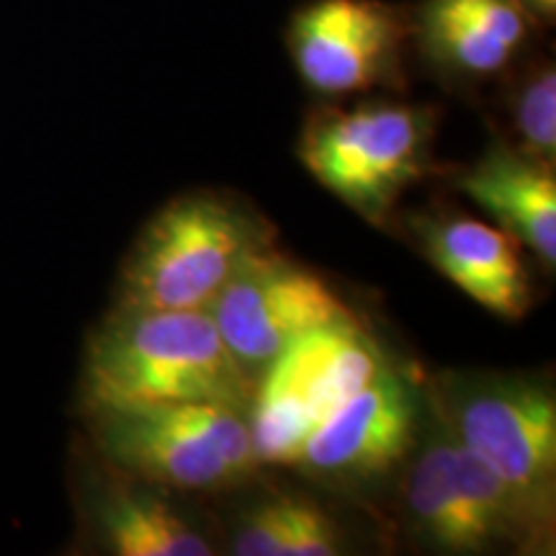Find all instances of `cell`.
Masks as SVG:
<instances>
[{
	"mask_svg": "<svg viewBox=\"0 0 556 556\" xmlns=\"http://www.w3.org/2000/svg\"><path fill=\"white\" fill-rule=\"evenodd\" d=\"M83 405L99 409L206 402L245 413L255 381L208 309H124L103 319L83 364Z\"/></svg>",
	"mask_w": 556,
	"mask_h": 556,
	"instance_id": "cell-1",
	"label": "cell"
},
{
	"mask_svg": "<svg viewBox=\"0 0 556 556\" xmlns=\"http://www.w3.org/2000/svg\"><path fill=\"white\" fill-rule=\"evenodd\" d=\"M274 245V229L238 199L191 191L160 206L122 263L116 307L208 309L242 263Z\"/></svg>",
	"mask_w": 556,
	"mask_h": 556,
	"instance_id": "cell-2",
	"label": "cell"
},
{
	"mask_svg": "<svg viewBox=\"0 0 556 556\" xmlns=\"http://www.w3.org/2000/svg\"><path fill=\"white\" fill-rule=\"evenodd\" d=\"M96 446L119 475L176 492H217L258 467L245 413L206 402L90 413Z\"/></svg>",
	"mask_w": 556,
	"mask_h": 556,
	"instance_id": "cell-3",
	"label": "cell"
},
{
	"mask_svg": "<svg viewBox=\"0 0 556 556\" xmlns=\"http://www.w3.org/2000/svg\"><path fill=\"white\" fill-rule=\"evenodd\" d=\"M435 109L368 101L312 111L299 137L304 168L353 212L381 225L402 191L422 178Z\"/></svg>",
	"mask_w": 556,
	"mask_h": 556,
	"instance_id": "cell-4",
	"label": "cell"
},
{
	"mask_svg": "<svg viewBox=\"0 0 556 556\" xmlns=\"http://www.w3.org/2000/svg\"><path fill=\"white\" fill-rule=\"evenodd\" d=\"M387 366L377 338L356 317L299 336L255 384L248 428L258 464H294L312 430Z\"/></svg>",
	"mask_w": 556,
	"mask_h": 556,
	"instance_id": "cell-5",
	"label": "cell"
},
{
	"mask_svg": "<svg viewBox=\"0 0 556 556\" xmlns=\"http://www.w3.org/2000/svg\"><path fill=\"white\" fill-rule=\"evenodd\" d=\"M451 433L505 479L541 523H552L556 400L546 381L456 377L446 392Z\"/></svg>",
	"mask_w": 556,
	"mask_h": 556,
	"instance_id": "cell-6",
	"label": "cell"
},
{
	"mask_svg": "<svg viewBox=\"0 0 556 556\" xmlns=\"http://www.w3.org/2000/svg\"><path fill=\"white\" fill-rule=\"evenodd\" d=\"M409 41V11L387 0H312L287 26L299 78L325 99L402 86Z\"/></svg>",
	"mask_w": 556,
	"mask_h": 556,
	"instance_id": "cell-7",
	"label": "cell"
},
{
	"mask_svg": "<svg viewBox=\"0 0 556 556\" xmlns=\"http://www.w3.org/2000/svg\"><path fill=\"white\" fill-rule=\"evenodd\" d=\"M208 312L229 353L255 384L299 336L353 317L323 276L289 261L274 245L242 263Z\"/></svg>",
	"mask_w": 556,
	"mask_h": 556,
	"instance_id": "cell-8",
	"label": "cell"
},
{
	"mask_svg": "<svg viewBox=\"0 0 556 556\" xmlns=\"http://www.w3.org/2000/svg\"><path fill=\"white\" fill-rule=\"evenodd\" d=\"M417 435V397L387 366L371 384L325 417L299 451L294 467L332 482H368L409 454Z\"/></svg>",
	"mask_w": 556,
	"mask_h": 556,
	"instance_id": "cell-9",
	"label": "cell"
},
{
	"mask_svg": "<svg viewBox=\"0 0 556 556\" xmlns=\"http://www.w3.org/2000/svg\"><path fill=\"white\" fill-rule=\"evenodd\" d=\"M409 26L417 52L441 78L479 83L516 65L539 24L518 0H422Z\"/></svg>",
	"mask_w": 556,
	"mask_h": 556,
	"instance_id": "cell-10",
	"label": "cell"
},
{
	"mask_svg": "<svg viewBox=\"0 0 556 556\" xmlns=\"http://www.w3.org/2000/svg\"><path fill=\"white\" fill-rule=\"evenodd\" d=\"M417 238L426 258L492 315L518 323L531 309V278L505 229L469 217H433L417 225Z\"/></svg>",
	"mask_w": 556,
	"mask_h": 556,
	"instance_id": "cell-11",
	"label": "cell"
},
{
	"mask_svg": "<svg viewBox=\"0 0 556 556\" xmlns=\"http://www.w3.org/2000/svg\"><path fill=\"white\" fill-rule=\"evenodd\" d=\"M458 189L518 245L531 248L548 268L556 263V178L554 165L513 148H497L456 178Z\"/></svg>",
	"mask_w": 556,
	"mask_h": 556,
	"instance_id": "cell-12",
	"label": "cell"
},
{
	"mask_svg": "<svg viewBox=\"0 0 556 556\" xmlns=\"http://www.w3.org/2000/svg\"><path fill=\"white\" fill-rule=\"evenodd\" d=\"M96 503L101 544L116 556H208L214 546L155 486L124 477Z\"/></svg>",
	"mask_w": 556,
	"mask_h": 556,
	"instance_id": "cell-13",
	"label": "cell"
},
{
	"mask_svg": "<svg viewBox=\"0 0 556 556\" xmlns=\"http://www.w3.org/2000/svg\"><path fill=\"white\" fill-rule=\"evenodd\" d=\"M407 510L420 536L446 554L492 548L456 475V438L438 433L415 458L407 479Z\"/></svg>",
	"mask_w": 556,
	"mask_h": 556,
	"instance_id": "cell-14",
	"label": "cell"
},
{
	"mask_svg": "<svg viewBox=\"0 0 556 556\" xmlns=\"http://www.w3.org/2000/svg\"><path fill=\"white\" fill-rule=\"evenodd\" d=\"M518 148L526 155L554 165L556 157V73L552 60L528 67L510 99Z\"/></svg>",
	"mask_w": 556,
	"mask_h": 556,
	"instance_id": "cell-15",
	"label": "cell"
},
{
	"mask_svg": "<svg viewBox=\"0 0 556 556\" xmlns=\"http://www.w3.org/2000/svg\"><path fill=\"white\" fill-rule=\"evenodd\" d=\"M340 552L338 526L328 513L302 497H289V531L281 556H336Z\"/></svg>",
	"mask_w": 556,
	"mask_h": 556,
	"instance_id": "cell-16",
	"label": "cell"
},
{
	"mask_svg": "<svg viewBox=\"0 0 556 556\" xmlns=\"http://www.w3.org/2000/svg\"><path fill=\"white\" fill-rule=\"evenodd\" d=\"M289 531V497H276L255 505L240 520L232 539V554L238 556H281Z\"/></svg>",
	"mask_w": 556,
	"mask_h": 556,
	"instance_id": "cell-17",
	"label": "cell"
},
{
	"mask_svg": "<svg viewBox=\"0 0 556 556\" xmlns=\"http://www.w3.org/2000/svg\"><path fill=\"white\" fill-rule=\"evenodd\" d=\"M523 5L528 16L536 21L539 26L544 24H554L556 18V0H518Z\"/></svg>",
	"mask_w": 556,
	"mask_h": 556,
	"instance_id": "cell-18",
	"label": "cell"
}]
</instances>
